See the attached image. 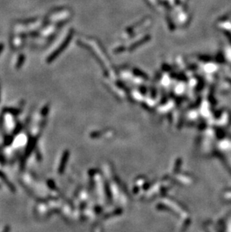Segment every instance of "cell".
<instances>
[{"label":"cell","mask_w":231,"mask_h":232,"mask_svg":"<svg viewBox=\"0 0 231 232\" xmlns=\"http://www.w3.org/2000/svg\"><path fill=\"white\" fill-rule=\"evenodd\" d=\"M0 178H1V179H2V180L5 182V183L6 184L7 186L10 188L12 190V192H14V190H15V189H14V186H12L11 183H10V181L7 179L6 176L5 175L4 173H2V172H1V171H0Z\"/></svg>","instance_id":"6da1fadb"},{"label":"cell","mask_w":231,"mask_h":232,"mask_svg":"<svg viewBox=\"0 0 231 232\" xmlns=\"http://www.w3.org/2000/svg\"><path fill=\"white\" fill-rule=\"evenodd\" d=\"M9 229H10V227H9V226H7L6 228H5V230L4 231V232H8V231H9Z\"/></svg>","instance_id":"7a4b0ae2"},{"label":"cell","mask_w":231,"mask_h":232,"mask_svg":"<svg viewBox=\"0 0 231 232\" xmlns=\"http://www.w3.org/2000/svg\"><path fill=\"white\" fill-rule=\"evenodd\" d=\"M2 49H3V45H0V52H1V51H2Z\"/></svg>","instance_id":"3957f363"}]
</instances>
